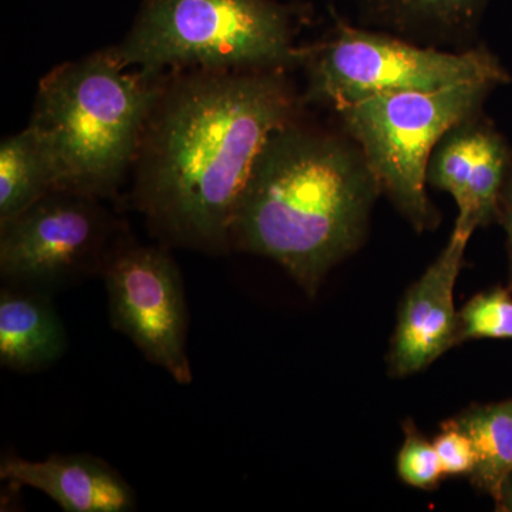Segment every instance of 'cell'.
Listing matches in <instances>:
<instances>
[{"label": "cell", "instance_id": "1", "mask_svg": "<svg viewBox=\"0 0 512 512\" xmlns=\"http://www.w3.org/2000/svg\"><path fill=\"white\" fill-rule=\"evenodd\" d=\"M305 107L286 72L168 73L133 165V202L151 231L207 254L231 251L256 158Z\"/></svg>", "mask_w": 512, "mask_h": 512}, {"label": "cell", "instance_id": "2", "mask_svg": "<svg viewBox=\"0 0 512 512\" xmlns=\"http://www.w3.org/2000/svg\"><path fill=\"white\" fill-rule=\"evenodd\" d=\"M380 195L355 140L299 117L274 131L256 158L231 249L272 259L315 298L329 272L365 244Z\"/></svg>", "mask_w": 512, "mask_h": 512}, {"label": "cell", "instance_id": "3", "mask_svg": "<svg viewBox=\"0 0 512 512\" xmlns=\"http://www.w3.org/2000/svg\"><path fill=\"white\" fill-rule=\"evenodd\" d=\"M165 76L124 66L107 47L43 77L29 126L52 157L57 190L99 200L117 194Z\"/></svg>", "mask_w": 512, "mask_h": 512}, {"label": "cell", "instance_id": "4", "mask_svg": "<svg viewBox=\"0 0 512 512\" xmlns=\"http://www.w3.org/2000/svg\"><path fill=\"white\" fill-rule=\"evenodd\" d=\"M308 2L144 0L113 47L126 67L150 74L292 72L301 67L298 35Z\"/></svg>", "mask_w": 512, "mask_h": 512}, {"label": "cell", "instance_id": "5", "mask_svg": "<svg viewBox=\"0 0 512 512\" xmlns=\"http://www.w3.org/2000/svg\"><path fill=\"white\" fill-rule=\"evenodd\" d=\"M299 69L306 79L305 106L332 111L382 94L511 82L500 59L483 45L463 52L437 49L342 20L322 40L303 46Z\"/></svg>", "mask_w": 512, "mask_h": 512}, {"label": "cell", "instance_id": "6", "mask_svg": "<svg viewBox=\"0 0 512 512\" xmlns=\"http://www.w3.org/2000/svg\"><path fill=\"white\" fill-rule=\"evenodd\" d=\"M498 86L480 80L434 92L382 94L333 111L365 154L382 195L414 231H434L441 224L427 194L431 153L454 124L483 111Z\"/></svg>", "mask_w": 512, "mask_h": 512}, {"label": "cell", "instance_id": "7", "mask_svg": "<svg viewBox=\"0 0 512 512\" xmlns=\"http://www.w3.org/2000/svg\"><path fill=\"white\" fill-rule=\"evenodd\" d=\"M99 198L56 190L0 222V274L13 288L43 289L100 274L126 241Z\"/></svg>", "mask_w": 512, "mask_h": 512}, {"label": "cell", "instance_id": "8", "mask_svg": "<svg viewBox=\"0 0 512 512\" xmlns=\"http://www.w3.org/2000/svg\"><path fill=\"white\" fill-rule=\"evenodd\" d=\"M111 326L175 382L190 384L188 312L180 269L164 248L126 239L103 272Z\"/></svg>", "mask_w": 512, "mask_h": 512}, {"label": "cell", "instance_id": "9", "mask_svg": "<svg viewBox=\"0 0 512 512\" xmlns=\"http://www.w3.org/2000/svg\"><path fill=\"white\" fill-rule=\"evenodd\" d=\"M476 229L473 222L458 217L446 247L404 293L387 353L390 376L423 372L458 346L454 286L463 268L468 241Z\"/></svg>", "mask_w": 512, "mask_h": 512}, {"label": "cell", "instance_id": "10", "mask_svg": "<svg viewBox=\"0 0 512 512\" xmlns=\"http://www.w3.org/2000/svg\"><path fill=\"white\" fill-rule=\"evenodd\" d=\"M512 150L483 111L466 117L441 137L427 164V187L448 192L458 217L476 227L500 221L501 192Z\"/></svg>", "mask_w": 512, "mask_h": 512}, {"label": "cell", "instance_id": "11", "mask_svg": "<svg viewBox=\"0 0 512 512\" xmlns=\"http://www.w3.org/2000/svg\"><path fill=\"white\" fill-rule=\"evenodd\" d=\"M0 478L42 491L67 512L136 510L130 484L106 461L89 454H55L42 461L8 457L0 464Z\"/></svg>", "mask_w": 512, "mask_h": 512}, {"label": "cell", "instance_id": "12", "mask_svg": "<svg viewBox=\"0 0 512 512\" xmlns=\"http://www.w3.org/2000/svg\"><path fill=\"white\" fill-rule=\"evenodd\" d=\"M490 0H356L360 26L421 46L473 49Z\"/></svg>", "mask_w": 512, "mask_h": 512}, {"label": "cell", "instance_id": "13", "mask_svg": "<svg viewBox=\"0 0 512 512\" xmlns=\"http://www.w3.org/2000/svg\"><path fill=\"white\" fill-rule=\"evenodd\" d=\"M66 348L63 322L43 292L2 289L0 365L13 372H39L57 362Z\"/></svg>", "mask_w": 512, "mask_h": 512}, {"label": "cell", "instance_id": "14", "mask_svg": "<svg viewBox=\"0 0 512 512\" xmlns=\"http://www.w3.org/2000/svg\"><path fill=\"white\" fill-rule=\"evenodd\" d=\"M57 190L55 164L32 126L3 138L0 146V222L28 210Z\"/></svg>", "mask_w": 512, "mask_h": 512}, {"label": "cell", "instance_id": "15", "mask_svg": "<svg viewBox=\"0 0 512 512\" xmlns=\"http://www.w3.org/2000/svg\"><path fill=\"white\" fill-rule=\"evenodd\" d=\"M453 419L476 450L471 483L494 498L501 481L512 470V400L474 404Z\"/></svg>", "mask_w": 512, "mask_h": 512}, {"label": "cell", "instance_id": "16", "mask_svg": "<svg viewBox=\"0 0 512 512\" xmlns=\"http://www.w3.org/2000/svg\"><path fill=\"white\" fill-rule=\"evenodd\" d=\"M481 339L512 340L510 288L477 293L458 311V345Z\"/></svg>", "mask_w": 512, "mask_h": 512}, {"label": "cell", "instance_id": "17", "mask_svg": "<svg viewBox=\"0 0 512 512\" xmlns=\"http://www.w3.org/2000/svg\"><path fill=\"white\" fill-rule=\"evenodd\" d=\"M403 430L404 441L396 463L400 480L419 490H434L439 487L444 473L433 441L427 440L412 420L404 423Z\"/></svg>", "mask_w": 512, "mask_h": 512}, {"label": "cell", "instance_id": "18", "mask_svg": "<svg viewBox=\"0 0 512 512\" xmlns=\"http://www.w3.org/2000/svg\"><path fill=\"white\" fill-rule=\"evenodd\" d=\"M444 477H470L476 468L477 457L470 437L458 427L454 419L441 424L440 433L433 440Z\"/></svg>", "mask_w": 512, "mask_h": 512}, {"label": "cell", "instance_id": "19", "mask_svg": "<svg viewBox=\"0 0 512 512\" xmlns=\"http://www.w3.org/2000/svg\"><path fill=\"white\" fill-rule=\"evenodd\" d=\"M495 510L512 512V470L501 481L497 493L494 495Z\"/></svg>", "mask_w": 512, "mask_h": 512}, {"label": "cell", "instance_id": "20", "mask_svg": "<svg viewBox=\"0 0 512 512\" xmlns=\"http://www.w3.org/2000/svg\"><path fill=\"white\" fill-rule=\"evenodd\" d=\"M500 222L503 224L505 234H507L508 256H510V289L512 291V205L501 210Z\"/></svg>", "mask_w": 512, "mask_h": 512}, {"label": "cell", "instance_id": "21", "mask_svg": "<svg viewBox=\"0 0 512 512\" xmlns=\"http://www.w3.org/2000/svg\"><path fill=\"white\" fill-rule=\"evenodd\" d=\"M511 205H512V158H511L510 167H508L507 177H505L503 192H501V210H503V208H505V207H511Z\"/></svg>", "mask_w": 512, "mask_h": 512}, {"label": "cell", "instance_id": "22", "mask_svg": "<svg viewBox=\"0 0 512 512\" xmlns=\"http://www.w3.org/2000/svg\"><path fill=\"white\" fill-rule=\"evenodd\" d=\"M288 2H308V0H288Z\"/></svg>", "mask_w": 512, "mask_h": 512}]
</instances>
